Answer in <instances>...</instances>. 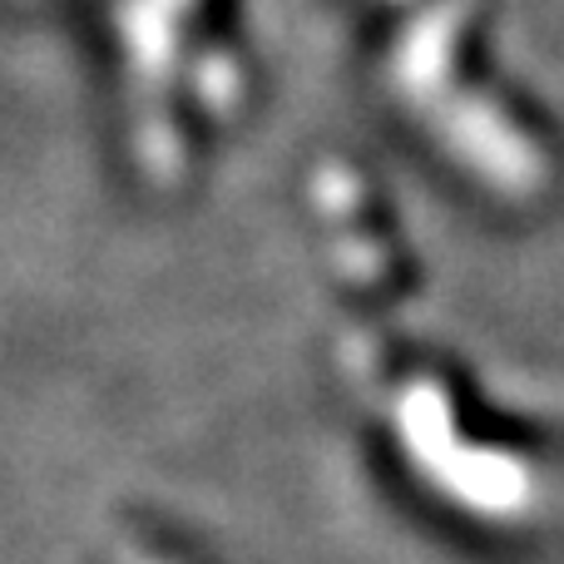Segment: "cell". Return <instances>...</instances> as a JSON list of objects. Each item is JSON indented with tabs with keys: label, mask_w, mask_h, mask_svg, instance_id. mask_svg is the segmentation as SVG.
Masks as SVG:
<instances>
[{
	"label": "cell",
	"mask_w": 564,
	"mask_h": 564,
	"mask_svg": "<svg viewBox=\"0 0 564 564\" xmlns=\"http://www.w3.org/2000/svg\"><path fill=\"white\" fill-rule=\"evenodd\" d=\"M456 6L426 10V15L411 20L397 59H391L397 89L416 109V119H426L431 134L456 159H466V169H476L496 188L530 194L545 178V159L530 149L520 129H510L506 115H496L486 99L466 89V79L456 75Z\"/></svg>",
	"instance_id": "obj_1"
},
{
	"label": "cell",
	"mask_w": 564,
	"mask_h": 564,
	"mask_svg": "<svg viewBox=\"0 0 564 564\" xmlns=\"http://www.w3.org/2000/svg\"><path fill=\"white\" fill-rule=\"evenodd\" d=\"M401 441H406L411 460L426 466V476H436L441 490H451L456 500L486 510V516H516L530 506V476L516 466L510 456L496 451H470L460 446L466 436H451L446 406L431 387H411L401 391V411H397Z\"/></svg>",
	"instance_id": "obj_2"
}]
</instances>
